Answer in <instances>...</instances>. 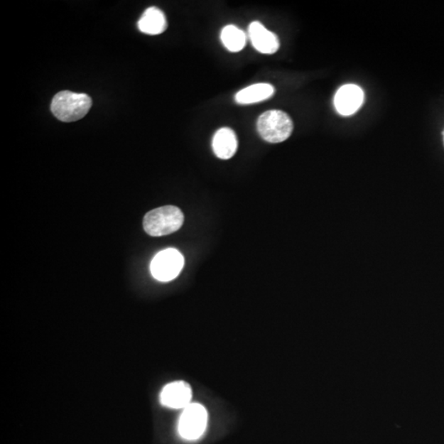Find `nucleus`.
<instances>
[{"instance_id": "f8f14e48", "label": "nucleus", "mask_w": 444, "mask_h": 444, "mask_svg": "<svg viewBox=\"0 0 444 444\" xmlns=\"http://www.w3.org/2000/svg\"><path fill=\"white\" fill-rule=\"evenodd\" d=\"M221 40L229 51L239 52L247 45V36L237 26L227 25L222 30Z\"/></svg>"}, {"instance_id": "7ed1b4c3", "label": "nucleus", "mask_w": 444, "mask_h": 444, "mask_svg": "<svg viewBox=\"0 0 444 444\" xmlns=\"http://www.w3.org/2000/svg\"><path fill=\"white\" fill-rule=\"evenodd\" d=\"M261 138L271 144H279L288 139L293 131V122L286 113L271 109L261 114L257 122Z\"/></svg>"}, {"instance_id": "0eeeda50", "label": "nucleus", "mask_w": 444, "mask_h": 444, "mask_svg": "<svg viewBox=\"0 0 444 444\" xmlns=\"http://www.w3.org/2000/svg\"><path fill=\"white\" fill-rule=\"evenodd\" d=\"M363 101L362 89L357 85H348L339 88L334 97V106L342 116L349 117L358 111Z\"/></svg>"}, {"instance_id": "9d476101", "label": "nucleus", "mask_w": 444, "mask_h": 444, "mask_svg": "<svg viewBox=\"0 0 444 444\" xmlns=\"http://www.w3.org/2000/svg\"><path fill=\"white\" fill-rule=\"evenodd\" d=\"M138 27L142 33L148 35H159L166 30L167 20L161 9L151 7L141 17Z\"/></svg>"}, {"instance_id": "f257e3e1", "label": "nucleus", "mask_w": 444, "mask_h": 444, "mask_svg": "<svg viewBox=\"0 0 444 444\" xmlns=\"http://www.w3.org/2000/svg\"><path fill=\"white\" fill-rule=\"evenodd\" d=\"M92 101L87 94L63 91L56 94L51 103V112L63 122H75L90 111Z\"/></svg>"}, {"instance_id": "f03ea898", "label": "nucleus", "mask_w": 444, "mask_h": 444, "mask_svg": "<svg viewBox=\"0 0 444 444\" xmlns=\"http://www.w3.org/2000/svg\"><path fill=\"white\" fill-rule=\"evenodd\" d=\"M184 214L175 206L154 209L146 214L144 228L151 237H163L180 229L184 223Z\"/></svg>"}, {"instance_id": "9b49d317", "label": "nucleus", "mask_w": 444, "mask_h": 444, "mask_svg": "<svg viewBox=\"0 0 444 444\" xmlns=\"http://www.w3.org/2000/svg\"><path fill=\"white\" fill-rule=\"evenodd\" d=\"M274 93V86L269 83H257L240 90L234 99L238 104H249L268 100Z\"/></svg>"}, {"instance_id": "6e6552de", "label": "nucleus", "mask_w": 444, "mask_h": 444, "mask_svg": "<svg viewBox=\"0 0 444 444\" xmlns=\"http://www.w3.org/2000/svg\"><path fill=\"white\" fill-rule=\"evenodd\" d=\"M249 38L254 48L260 53L273 55L278 50L280 41L278 36L266 29L259 22H253L249 27Z\"/></svg>"}, {"instance_id": "1a4fd4ad", "label": "nucleus", "mask_w": 444, "mask_h": 444, "mask_svg": "<svg viewBox=\"0 0 444 444\" xmlns=\"http://www.w3.org/2000/svg\"><path fill=\"white\" fill-rule=\"evenodd\" d=\"M212 148L218 158L222 160L232 158L238 148L236 133L229 128L217 130L212 139Z\"/></svg>"}, {"instance_id": "39448f33", "label": "nucleus", "mask_w": 444, "mask_h": 444, "mask_svg": "<svg viewBox=\"0 0 444 444\" xmlns=\"http://www.w3.org/2000/svg\"><path fill=\"white\" fill-rule=\"evenodd\" d=\"M185 259L175 249H166L156 254L151 263L153 278L160 281H170L180 274Z\"/></svg>"}, {"instance_id": "423d86ee", "label": "nucleus", "mask_w": 444, "mask_h": 444, "mask_svg": "<svg viewBox=\"0 0 444 444\" xmlns=\"http://www.w3.org/2000/svg\"><path fill=\"white\" fill-rule=\"evenodd\" d=\"M193 391L190 384L175 381L166 385L160 395L161 404L171 409H185L192 404Z\"/></svg>"}, {"instance_id": "20e7f679", "label": "nucleus", "mask_w": 444, "mask_h": 444, "mask_svg": "<svg viewBox=\"0 0 444 444\" xmlns=\"http://www.w3.org/2000/svg\"><path fill=\"white\" fill-rule=\"evenodd\" d=\"M208 414L205 406L191 404L183 409L178 430L186 440H197L206 431Z\"/></svg>"}]
</instances>
